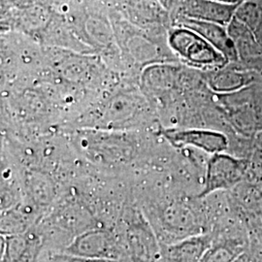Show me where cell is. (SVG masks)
<instances>
[{"mask_svg": "<svg viewBox=\"0 0 262 262\" xmlns=\"http://www.w3.org/2000/svg\"><path fill=\"white\" fill-rule=\"evenodd\" d=\"M229 35L234 42L239 58L253 60L262 56V46L253 31L243 23L233 18L227 26Z\"/></svg>", "mask_w": 262, "mask_h": 262, "instance_id": "obj_9", "label": "cell"}, {"mask_svg": "<svg viewBox=\"0 0 262 262\" xmlns=\"http://www.w3.org/2000/svg\"><path fill=\"white\" fill-rule=\"evenodd\" d=\"M168 43L183 61L198 69L219 70L228 63L221 52L189 28L179 26L172 29L169 33Z\"/></svg>", "mask_w": 262, "mask_h": 262, "instance_id": "obj_1", "label": "cell"}, {"mask_svg": "<svg viewBox=\"0 0 262 262\" xmlns=\"http://www.w3.org/2000/svg\"><path fill=\"white\" fill-rule=\"evenodd\" d=\"M163 135L176 147H194L208 154H221L228 147V139L225 134L208 129L166 130Z\"/></svg>", "mask_w": 262, "mask_h": 262, "instance_id": "obj_5", "label": "cell"}, {"mask_svg": "<svg viewBox=\"0 0 262 262\" xmlns=\"http://www.w3.org/2000/svg\"><path fill=\"white\" fill-rule=\"evenodd\" d=\"M248 162L224 152L213 155L207 164L206 177L203 190L198 197L232 188L243 180L248 170Z\"/></svg>", "mask_w": 262, "mask_h": 262, "instance_id": "obj_3", "label": "cell"}, {"mask_svg": "<svg viewBox=\"0 0 262 262\" xmlns=\"http://www.w3.org/2000/svg\"><path fill=\"white\" fill-rule=\"evenodd\" d=\"M37 262H121L115 260H101L85 258L77 255H72L64 252H52L45 251L41 254Z\"/></svg>", "mask_w": 262, "mask_h": 262, "instance_id": "obj_12", "label": "cell"}, {"mask_svg": "<svg viewBox=\"0 0 262 262\" xmlns=\"http://www.w3.org/2000/svg\"><path fill=\"white\" fill-rule=\"evenodd\" d=\"M220 2H224V3H227V4H235V5H239L240 3H242L245 0H216Z\"/></svg>", "mask_w": 262, "mask_h": 262, "instance_id": "obj_13", "label": "cell"}, {"mask_svg": "<svg viewBox=\"0 0 262 262\" xmlns=\"http://www.w3.org/2000/svg\"><path fill=\"white\" fill-rule=\"evenodd\" d=\"M43 252V237L35 232L1 237V262H37Z\"/></svg>", "mask_w": 262, "mask_h": 262, "instance_id": "obj_4", "label": "cell"}, {"mask_svg": "<svg viewBox=\"0 0 262 262\" xmlns=\"http://www.w3.org/2000/svg\"><path fill=\"white\" fill-rule=\"evenodd\" d=\"M244 253L242 242L235 239H220L212 241L199 262H235Z\"/></svg>", "mask_w": 262, "mask_h": 262, "instance_id": "obj_10", "label": "cell"}, {"mask_svg": "<svg viewBox=\"0 0 262 262\" xmlns=\"http://www.w3.org/2000/svg\"><path fill=\"white\" fill-rule=\"evenodd\" d=\"M247 83L241 73L227 68H222L215 70V74L212 76L210 84L212 88L217 92H231L241 88Z\"/></svg>", "mask_w": 262, "mask_h": 262, "instance_id": "obj_11", "label": "cell"}, {"mask_svg": "<svg viewBox=\"0 0 262 262\" xmlns=\"http://www.w3.org/2000/svg\"><path fill=\"white\" fill-rule=\"evenodd\" d=\"M261 209H262V206H261ZM261 223H262V220H261Z\"/></svg>", "mask_w": 262, "mask_h": 262, "instance_id": "obj_14", "label": "cell"}, {"mask_svg": "<svg viewBox=\"0 0 262 262\" xmlns=\"http://www.w3.org/2000/svg\"><path fill=\"white\" fill-rule=\"evenodd\" d=\"M63 252L92 259L125 262L120 236L107 229H90L77 235Z\"/></svg>", "mask_w": 262, "mask_h": 262, "instance_id": "obj_2", "label": "cell"}, {"mask_svg": "<svg viewBox=\"0 0 262 262\" xmlns=\"http://www.w3.org/2000/svg\"><path fill=\"white\" fill-rule=\"evenodd\" d=\"M238 5L216 0H182V18L215 23L227 27L233 19Z\"/></svg>", "mask_w": 262, "mask_h": 262, "instance_id": "obj_6", "label": "cell"}, {"mask_svg": "<svg viewBox=\"0 0 262 262\" xmlns=\"http://www.w3.org/2000/svg\"><path fill=\"white\" fill-rule=\"evenodd\" d=\"M212 241L207 236H196L168 246L161 245L162 262H199Z\"/></svg>", "mask_w": 262, "mask_h": 262, "instance_id": "obj_8", "label": "cell"}, {"mask_svg": "<svg viewBox=\"0 0 262 262\" xmlns=\"http://www.w3.org/2000/svg\"><path fill=\"white\" fill-rule=\"evenodd\" d=\"M179 26L189 28L197 32L207 40L212 46L221 52L229 61H237L239 56L235 47L234 42L230 37L227 27L197 19L182 18L179 20Z\"/></svg>", "mask_w": 262, "mask_h": 262, "instance_id": "obj_7", "label": "cell"}]
</instances>
